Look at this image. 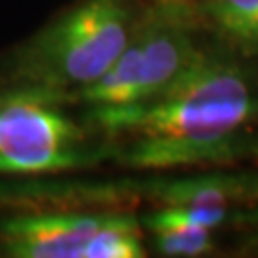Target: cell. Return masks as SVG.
<instances>
[{
	"label": "cell",
	"instance_id": "obj_6",
	"mask_svg": "<svg viewBox=\"0 0 258 258\" xmlns=\"http://www.w3.org/2000/svg\"><path fill=\"white\" fill-rule=\"evenodd\" d=\"M228 218L230 211L163 207L146 216V226L161 254L189 258L212 252V231Z\"/></svg>",
	"mask_w": 258,
	"mask_h": 258
},
{
	"label": "cell",
	"instance_id": "obj_7",
	"mask_svg": "<svg viewBox=\"0 0 258 258\" xmlns=\"http://www.w3.org/2000/svg\"><path fill=\"white\" fill-rule=\"evenodd\" d=\"M151 194L163 207L176 209H212L230 211V205L241 201L239 176L207 174L168 180L151 185Z\"/></svg>",
	"mask_w": 258,
	"mask_h": 258
},
{
	"label": "cell",
	"instance_id": "obj_1",
	"mask_svg": "<svg viewBox=\"0 0 258 258\" xmlns=\"http://www.w3.org/2000/svg\"><path fill=\"white\" fill-rule=\"evenodd\" d=\"M254 111V94L239 67L199 54L155 96L90 113L103 132L122 144L124 165L172 170L233 159Z\"/></svg>",
	"mask_w": 258,
	"mask_h": 258
},
{
	"label": "cell",
	"instance_id": "obj_2",
	"mask_svg": "<svg viewBox=\"0 0 258 258\" xmlns=\"http://www.w3.org/2000/svg\"><path fill=\"white\" fill-rule=\"evenodd\" d=\"M136 25L130 0H83L19 54V81L65 96L77 94L115 63Z\"/></svg>",
	"mask_w": 258,
	"mask_h": 258
},
{
	"label": "cell",
	"instance_id": "obj_9",
	"mask_svg": "<svg viewBox=\"0 0 258 258\" xmlns=\"http://www.w3.org/2000/svg\"><path fill=\"white\" fill-rule=\"evenodd\" d=\"M205 12L228 40L258 55V0H205Z\"/></svg>",
	"mask_w": 258,
	"mask_h": 258
},
{
	"label": "cell",
	"instance_id": "obj_5",
	"mask_svg": "<svg viewBox=\"0 0 258 258\" xmlns=\"http://www.w3.org/2000/svg\"><path fill=\"white\" fill-rule=\"evenodd\" d=\"M103 214H23L0 224V250L14 258H84Z\"/></svg>",
	"mask_w": 258,
	"mask_h": 258
},
{
	"label": "cell",
	"instance_id": "obj_3",
	"mask_svg": "<svg viewBox=\"0 0 258 258\" xmlns=\"http://www.w3.org/2000/svg\"><path fill=\"white\" fill-rule=\"evenodd\" d=\"M61 98L25 84L0 94V174H52L88 163L83 130Z\"/></svg>",
	"mask_w": 258,
	"mask_h": 258
},
{
	"label": "cell",
	"instance_id": "obj_10",
	"mask_svg": "<svg viewBox=\"0 0 258 258\" xmlns=\"http://www.w3.org/2000/svg\"><path fill=\"white\" fill-rule=\"evenodd\" d=\"M241 201H258V176H239Z\"/></svg>",
	"mask_w": 258,
	"mask_h": 258
},
{
	"label": "cell",
	"instance_id": "obj_4",
	"mask_svg": "<svg viewBox=\"0 0 258 258\" xmlns=\"http://www.w3.org/2000/svg\"><path fill=\"white\" fill-rule=\"evenodd\" d=\"M201 54L182 10L159 8L138 23L115 63L77 96L92 109H115L148 100L174 81Z\"/></svg>",
	"mask_w": 258,
	"mask_h": 258
},
{
	"label": "cell",
	"instance_id": "obj_8",
	"mask_svg": "<svg viewBox=\"0 0 258 258\" xmlns=\"http://www.w3.org/2000/svg\"><path fill=\"white\" fill-rule=\"evenodd\" d=\"M146 254L140 222L132 214H103L84 249V258H144Z\"/></svg>",
	"mask_w": 258,
	"mask_h": 258
},
{
	"label": "cell",
	"instance_id": "obj_11",
	"mask_svg": "<svg viewBox=\"0 0 258 258\" xmlns=\"http://www.w3.org/2000/svg\"><path fill=\"white\" fill-rule=\"evenodd\" d=\"M189 2L191 0H155V4L159 8H166V10H182Z\"/></svg>",
	"mask_w": 258,
	"mask_h": 258
},
{
	"label": "cell",
	"instance_id": "obj_12",
	"mask_svg": "<svg viewBox=\"0 0 258 258\" xmlns=\"http://www.w3.org/2000/svg\"><path fill=\"white\" fill-rule=\"evenodd\" d=\"M237 220L247 222V224H258V209H252L245 214H237Z\"/></svg>",
	"mask_w": 258,
	"mask_h": 258
}]
</instances>
